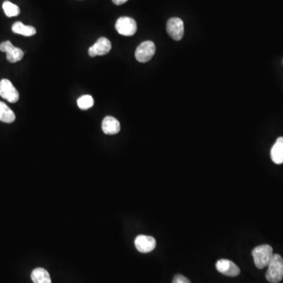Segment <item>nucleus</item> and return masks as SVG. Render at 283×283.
I'll return each mask as SVG.
<instances>
[{
    "mask_svg": "<svg viewBox=\"0 0 283 283\" xmlns=\"http://www.w3.org/2000/svg\"><path fill=\"white\" fill-rule=\"evenodd\" d=\"M33 283H51V278L47 270L42 268H37L31 274Z\"/></svg>",
    "mask_w": 283,
    "mask_h": 283,
    "instance_id": "ddd939ff",
    "label": "nucleus"
},
{
    "mask_svg": "<svg viewBox=\"0 0 283 283\" xmlns=\"http://www.w3.org/2000/svg\"><path fill=\"white\" fill-rule=\"evenodd\" d=\"M94 99H93L92 96H89V95L81 96L77 100V105L79 106L80 109H82V110L91 109L94 106Z\"/></svg>",
    "mask_w": 283,
    "mask_h": 283,
    "instance_id": "f3484780",
    "label": "nucleus"
},
{
    "mask_svg": "<svg viewBox=\"0 0 283 283\" xmlns=\"http://www.w3.org/2000/svg\"><path fill=\"white\" fill-rule=\"evenodd\" d=\"M255 265L259 269H263L269 265L273 256V249L269 245L256 247L252 251Z\"/></svg>",
    "mask_w": 283,
    "mask_h": 283,
    "instance_id": "f257e3e1",
    "label": "nucleus"
},
{
    "mask_svg": "<svg viewBox=\"0 0 283 283\" xmlns=\"http://www.w3.org/2000/svg\"><path fill=\"white\" fill-rule=\"evenodd\" d=\"M173 283H191L186 277L182 275H176L173 278Z\"/></svg>",
    "mask_w": 283,
    "mask_h": 283,
    "instance_id": "a211bd4d",
    "label": "nucleus"
},
{
    "mask_svg": "<svg viewBox=\"0 0 283 283\" xmlns=\"http://www.w3.org/2000/svg\"><path fill=\"white\" fill-rule=\"evenodd\" d=\"M15 114L6 105L4 102H0V121L10 124L15 121Z\"/></svg>",
    "mask_w": 283,
    "mask_h": 283,
    "instance_id": "2eb2a0df",
    "label": "nucleus"
},
{
    "mask_svg": "<svg viewBox=\"0 0 283 283\" xmlns=\"http://www.w3.org/2000/svg\"><path fill=\"white\" fill-rule=\"evenodd\" d=\"M112 48L110 41L106 37H100L88 50L89 55L91 57L106 55Z\"/></svg>",
    "mask_w": 283,
    "mask_h": 283,
    "instance_id": "6e6552de",
    "label": "nucleus"
},
{
    "mask_svg": "<svg viewBox=\"0 0 283 283\" xmlns=\"http://www.w3.org/2000/svg\"><path fill=\"white\" fill-rule=\"evenodd\" d=\"M0 96L10 103H15L19 100V92L9 80L0 81Z\"/></svg>",
    "mask_w": 283,
    "mask_h": 283,
    "instance_id": "39448f33",
    "label": "nucleus"
},
{
    "mask_svg": "<svg viewBox=\"0 0 283 283\" xmlns=\"http://www.w3.org/2000/svg\"><path fill=\"white\" fill-rule=\"evenodd\" d=\"M218 272L227 276L235 277L240 274V269L234 262L226 259L218 260L216 263Z\"/></svg>",
    "mask_w": 283,
    "mask_h": 283,
    "instance_id": "9d476101",
    "label": "nucleus"
},
{
    "mask_svg": "<svg viewBox=\"0 0 283 283\" xmlns=\"http://www.w3.org/2000/svg\"><path fill=\"white\" fill-rule=\"evenodd\" d=\"M156 244L155 238L147 235H139L135 240V246L136 249L138 251L142 253H147L153 251L156 247Z\"/></svg>",
    "mask_w": 283,
    "mask_h": 283,
    "instance_id": "1a4fd4ad",
    "label": "nucleus"
},
{
    "mask_svg": "<svg viewBox=\"0 0 283 283\" xmlns=\"http://www.w3.org/2000/svg\"><path fill=\"white\" fill-rule=\"evenodd\" d=\"M12 31L16 34L24 35V36H32L36 33L35 28L29 25H24L22 22H17L12 25Z\"/></svg>",
    "mask_w": 283,
    "mask_h": 283,
    "instance_id": "4468645a",
    "label": "nucleus"
},
{
    "mask_svg": "<svg viewBox=\"0 0 283 283\" xmlns=\"http://www.w3.org/2000/svg\"><path fill=\"white\" fill-rule=\"evenodd\" d=\"M271 158L275 164H281L283 163V137L277 139L275 144L271 149Z\"/></svg>",
    "mask_w": 283,
    "mask_h": 283,
    "instance_id": "f8f14e48",
    "label": "nucleus"
},
{
    "mask_svg": "<svg viewBox=\"0 0 283 283\" xmlns=\"http://www.w3.org/2000/svg\"><path fill=\"white\" fill-rule=\"evenodd\" d=\"M112 3L116 5H122V4H125L126 2H127V0H112Z\"/></svg>",
    "mask_w": 283,
    "mask_h": 283,
    "instance_id": "6ab92c4d",
    "label": "nucleus"
},
{
    "mask_svg": "<svg viewBox=\"0 0 283 283\" xmlns=\"http://www.w3.org/2000/svg\"><path fill=\"white\" fill-rule=\"evenodd\" d=\"M266 278L272 283H278L283 278V259L279 254H274L268 265Z\"/></svg>",
    "mask_w": 283,
    "mask_h": 283,
    "instance_id": "f03ea898",
    "label": "nucleus"
},
{
    "mask_svg": "<svg viewBox=\"0 0 283 283\" xmlns=\"http://www.w3.org/2000/svg\"><path fill=\"white\" fill-rule=\"evenodd\" d=\"M3 9L6 15L9 17H16L20 14V9L15 4H12L10 1H6L3 4Z\"/></svg>",
    "mask_w": 283,
    "mask_h": 283,
    "instance_id": "dca6fc26",
    "label": "nucleus"
},
{
    "mask_svg": "<svg viewBox=\"0 0 283 283\" xmlns=\"http://www.w3.org/2000/svg\"><path fill=\"white\" fill-rule=\"evenodd\" d=\"M167 32L174 41L182 40L184 35V25L183 22L179 17L170 18L166 25Z\"/></svg>",
    "mask_w": 283,
    "mask_h": 283,
    "instance_id": "423d86ee",
    "label": "nucleus"
},
{
    "mask_svg": "<svg viewBox=\"0 0 283 283\" xmlns=\"http://www.w3.org/2000/svg\"><path fill=\"white\" fill-rule=\"evenodd\" d=\"M0 50L7 54V59L10 63L20 62L24 58L23 50L14 47L10 41H5L0 44Z\"/></svg>",
    "mask_w": 283,
    "mask_h": 283,
    "instance_id": "0eeeda50",
    "label": "nucleus"
},
{
    "mask_svg": "<svg viewBox=\"0 0 283 283\" xmlns=\"http://www.w3.org/2000/svg\"><path fill=\"white\" fill-rule=\"evenodd\" d=\"M156 52V47L152 41H145L136 49L135 56L136 60L141 63L149 62Z\"/></svg>",
    "mask_w": 283,
    "mask_h": 283,
    "instance_id": "20e7f679",
    "label": "nucleus"
},
{
    "mask_svg": "<svg viewBox=\"0 0 283 283\" xmlns=\"http://www.w3.org/2000/svg\"><path fill=\"white\" fill-rule=\"evenodd\" d=\"M102 129L106 135L118 134L121 131V124L114 117L107 116L102 121Z\"/></svg>",
    "mask_w": 283,
    "mask_h": 283,
    "instance_id": "9b49d317",
    "label": "nucleus"
},
{
    "mask_svg": "<svg viewBox=\"0 0 283 283\" xmlns=\"http://www.w3.org/2000/svg\"><path fill=\"white\" fill-rule=\"evenodd\" d=\"M116 30L124 36H131L137 31V24L131 17H121L118 19L115 25Z\"/></svg>",
    "mask_w": 283,
    "mask_h": 283,
    "instance_id": "7ed1b4c3",
    "label": "nucleus"
}]
</instances>
